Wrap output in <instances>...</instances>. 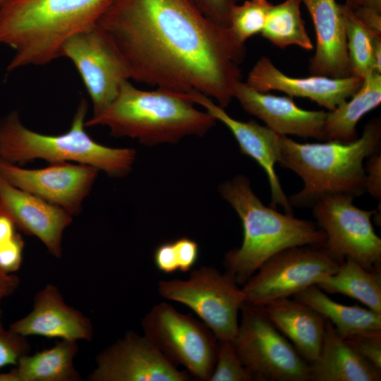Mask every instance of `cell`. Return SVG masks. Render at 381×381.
<instances>
[{
	"mask_svg": "<svg viewBox=\"0 0 381 381\" xmlns=\"http://www.w3.org/2000/svg\"><path fill=\"white\" fill-rule=\"evenodd\" d=\"M123 56L130 80L222 108L241 81L245 46L190 0H112L97 20Z\"/></svg>",
	"mask_w": 381,
	"mask_h": 381,
	"instance_id": "obj_1",
	"label": "cell"
},
{
	"mask_svg": "<svg viewBox=\"0 0 381 381\" xmlns=\"http://www.w3.org/2000/svg\"><path fill=\"white\" fill-rule=\"evenodd\" d=\"M380 119L365 124L362 135L349 143H298L286 136L279 138L280 166L291 170L303 187L289 196L291 207H310L329 195L361 196L365 191L364 162L380 151Z\"/></svg>",
	"mask_w": 381,
	"mask_h": 381,
	"instance_id": "obj_2",
	"label": "cell"
},
{
	"mask_svg": "<svg viewBox=\"0 0 381 381\" xmlns=\"http://www.w3.org/2000/svg\"><path fill=\"white\" fill-rule=\"evenodd\" d=\"M112 0H9L0 6V44L15 54L7 70L61 57L72 35L97 23Z\"/></svg>",
	"mask_w": 381,
	"mask_h": 381,
	"instance_id": "obj_3",
	"label": "cell"
},
{
	"mask_svg": "<svg viewBox=\"0 0 381 381\" xmlns=\"http://www.w3.org/2000/svg\"><path fill=\"white\" fill-rule=\"evenodd\" d=\"M219 190L242 224L241 245L224 256L226 272L241 287L279 251L296 246L323 245L326 241L324 231L316 223L265 205L245 176L225 181Z\"/></svg>",
	"mask_w": 381,
	"mask_h": 381,
	"instance_id": "obj_4",
	"label": "cell"
},
{
	"mask_svg": "<svg viewBox=\"0 0 381 381\" xmlns=\"http://www.w3.org/2000/svg\"><path fill=\"white\" fill-rule=\"evenodd\" d=\"M194 104L180 95L140 90L126 80L113 102L85 126H107L115 137L137 139L147 146L176 143L186 136H202L216 123L210 114Z\"/></svg>",
	"mask_w": 381,
	"mask_h": 381,
	"instance_id": "obj_5",
	"label": "cell"
},
{
	"mask_svg": "<svg viewBox=\"0 0 381 381\" xmlns=\"http://www.w3.org/2000/svg\"><path fill=\"white\" fill-rule=\"evenodd\" d=\"M87 108L82 99L70 129L56 135L28 129L18 113L11 111L0 121V158L14 164L35 159L49 163L71 161L90 165L111 177L126 176L135 162V150L109 147L95 141L85 130Z\"/></svg>",
	"mask_w": 381,
	"mask_h": 381,
	"instance_id": "obj_6",
	"label": "cell"
},
{
	"mask_svg": "<svg viewBox=\"0 0 381 381\" xmlns=\"http://www.w3.org/2000/svg\"><path fill=\"white\" fill-rule=\"evenodd\" d=\"M232 341L255 381H310L309 363L272 323L262 306L245 303Z\"/></svg>",
	"mask_w": 381,
	"mask_h": 381,
	"instance_id": "obj_7",
	"label": "cell"
},
{
	"mask_svg": "<svg viewBox=\"0 0 381 381\" xmlns=\"http://www.w3.org/2000/svg\"><path fill=\"white\" fill-rule=\"evenodd\" d=\"M157 290L162 298L191 309L219 341L234 340L246 297L226 272L202 266L192 270L187 279L160 280Z\"/></svg>",
	"mask_w": 381,
	"mask_h": 381,
	"instance_id": "obj_8",
	"label": "cell"
},
{
	"mask_svg": "<svg viewBox=\"0 0 381 381\" xmlns=\"http://www.w3.org/2000/svg\"><path fill=\"white\" fill-rule=\"evenodd\" d=\"M141 325L143 334L172 364L183 365L198 380L209 381L219 341L202 320L161 302L152 307Z\"/></svg>",
	"mask_w": 381,
	"mask_h": 381,
	"instance_id": "obj_9",
	"label": "cell"
},
{
	"mask_svg": "<svg viewBox=\"0 0 381 381\" xmlns=\"http://www.w3.org/2000/svg\"><path fill=\"white\" fill-rule=\"evenodd\" d=\"M340 262L323 245H302L279 251L241 286L246 303L257 306L294 296L334 273Z\"/></svg>",
	"mask_w": 381,
	"mask_h": 381,
	"instance_id": "obj_10",
	"label": "cell"
},
{
	"mask_svg": "<svg viewBox=\"0 0 381 381\" xmlns=\"http://www.w3.org/2000/svg\"><path fill=\"white\" fill-rule=\"evenodd\" d=\"M60 56L77 68L90 97L93 116L106 109L130 80L128 68L109 35L97 23L68 37Z\"/></svg>",
	"mask_w": 381,
	"mask_h": 381,
	"instance_id": "obj_11",
	"label": "cell"
},
{
	"mask_svg": "<svg viewBox=\"0 0 381 381\" xmlns=\"http://www.w3.org/2000/svg\"><path fill=\"white\" fill-rule=\"evenodd\" d=\"M346 195H329L312 207L316 224L324 231V246L340 262L350 258L369 270H381V238L371 218L373 210L361 209Z\"/></svg>",
	"mask_w": 381,
	"mask_h": 381,
	"instance_id": "obj_12",
	"label": "cell"
},
{
	"mask_svg": "<svg viewBox=\"0 0 381 381\" xmlns=\"http://www.w3.org/2000/svg\"><path fill=\"white\" fill-rule=\"evenodd\" d=\"M98 169L85 164L50 163L42 169H26L0 158V175L9 183L67 211L80 213Z\"/></svg>",
	"mask_w": 381,
	"mask_h": 381,
	"instance_id": "obj_13",
	"label": "cell"
},
{
	"mask_svg": "<svg viewBox=\"0 0 381 381\" xmlns=\"http://www.w3.org/2000/svg\"><path fill=\"white\" fill-rule=\"evenodd\" d=\"M144 334L128 332L99 353L90 381H188Z\"/></svg>",
	"mask_w": 381,
	"mask_h": 381,
	"instance_id": "obj_14",
	"label": "cell"
},
{
	"mask_svg": "<svg viewBox=\"0 0 381 381\" xmlns=\"http://www.w3.org/2000/svg\"><path fill=\"white\" fill-rule=\"evenodd\" d=\"M193 104L202 106L217 121L225 125L236 140L242 154L255 160L265 172L270 188V207L279 205L284 212L293 214L292 207L281 186L275 164L279 158V135L256 121H241L229 116L212 99L196 92L181 95Z\"/></svg>",
	"mask_w": 381,
	"mask_h": 381,
	"instance_id": "obj_15",
	"label": "cell"
},
{
	"mask_svg": "<svg viewBox=\"0 0 381 381\" xmlns=\"http://www.w3.org/2000/svg\"><path fill=\"white\" fill-rule=\"evenodd\" d=\"M363 80L353 75L340 78L314 75L291 77L277 68L268 56H263L248 73L246 83L260 92L280 91L291 97L309 99L332 111L355 94Z\"/></svg>",
	"mask_w": 381,
	"mask_h": 381,
	"instance_id": "obj_16",
	"label": "cell"
},
{
	"mask_svg": "<svg viewBox=\"0 0 381 381\" xmlns=\"http://www.w3.org/2000/svg\"><path fill=\"white\" fill-rule=\"evenodd\" d=\"M0 210L23 231L39 238L52 255L61 256L63 234L73 220L67 211L13 186L1 175Z\"/></svg>",
	"mask_w": 381,
	"mask_h": 381,
	"instance_id": "obj_17",
	"label": "cell"
},
{
	"mask_svg": "<svg viewBox=\"0 0 381 381\" xmlns=\"http://www.w3.org/2000/svg\"><path fill=\"white\" fill-rule=\"evenodd\" d=\"M234 98L248 114L262 121L279 135L324 139L325 111L300 108L289 96H277L260 92L240 81Z\"/></svg>",
	"mask_w": 381,
	"mask_h": 381,
	"instance_id": "obj_18",
	"label": "cell"
},
{
	"mask_svg": "<svg viewBox=\"0 0 381 381\" xmlns=\"http://www.w3.org/2000/svg\"><path fill=\"white\" fill-rule=\"evenodd\" d=\"M9 329L19 335L70 341H91L93 327L81 312L68 306L59 290L47 284L35 296L32 311L13 322Z\"/></svg>",
	"mask_w": 381,
	"mask_h": 381,
	"instance_id": "obj_19",
	"label": "cell"
},
{
	"mask_svg": "<svg viewBox=\"0 0 381 381\" xmlns=\"http://www.w3.org/2000/svg\"><path fill=\"white\" fill-rule=\"evenodd\" d=\"M313 23L316 48L310 59V75L334 78L351 75L342 4L336 0H301Z\"/></svg>",
	"mask_w": 381,
	"mask_h": 381,
	"instance_id": "obj_20",
	"label": "cell"
},
{
	"mask_svg": "<svg viewBox=\"0 0 381 381\" xmlns=\"http://www.w3.org/2000/svg\"><path fill=\"white\" fill-rule=\"evenodd\" d=\"M262 307L272 323L308 363L318 358L325 330L323 316L289 298L272 301Z\"/></svg>",
	"mask_w": 381,
	"mask_h": 381,
	"instance_id": "obj_21",
	"label": "cell"
},
{
	"mask_svg": "<svg viewBox=\"0 0 381 381\" xmlns=\"http://www.w3.org/2000/svg\"><path fill=\"white\" fill-rule=\"evenodd\" d=\"M310 381H380L381 370L359 354L326 320L318 358L309 363Z\"/></svg>",
	"mask_w": 381,
	"mask_h": 381,
	"instance_id": "obj_22",
	"label": "cell"
},
{
	"mask_svg": "<svg viewBox=\"0 0 381 381\" xmlns=\"http://www.w3.org/2000/svg\"><path fill=\"white\" fill-rule=\"evenodd\" d=\"M78 350L75 341L61 340L50 349L20 357L16 368L0 373V381L80 380L73 365Z\"/></svg>",
	"mask_w": 381,
	"mask_h": 381,
	"instance_id": "obj_23",
	"label": "cell"
},
{
	"mask_svg": "<svg viewBox=\"0 0 381 381\" xmlns=\"http://www.w3.org/2000/svg\"><path fill=\"white\" fill-rule=\"evenodd\" d=\"M294 299L320 313L329 321L344 339L381 332V313L358 306H346L333 301L318 286L296 294Z\"/></svg>",
	"mask_w": 381,
	"mask_h": 381,
	"instance_id": "obj_24",
	"label": "cell"
},
{
	"mask_svg": "<svg viewBox=\"0 0 381 381\" xmlns=\"http://www.w3.org/2000/svg\"><path fill=\"white\" fill-rule=\"evenodd\" d=\"M334 110L327 111L324 140L349 143L358 138L360 119L381 103V73L372 71L363 78L359 89Z\"/></svg>",
	"mask_w": 381,
	"mask_h": 381,
	"instance_id": "obj_25",
	"label": "cell"
},
{
	"mask_svg": "<svg viewBox=\"0 0 381 381\" xmlns=\"http://www.w3.org/2000/svg\"><path fill=\"white\" fill-rule=\"evenodd\" d=\"M316 286L325 293L351 297L381 313V270H367L355 260L346 258L334 273Z\"/></svg>",
	"mask_w": 381,
	"mask_h": 381,
	"instance_id": "obj_26",
	"label": "cell"
},
{
	"mask_svg": "<svg viewBox=\"0 0 381 381\" xmlns=\"http://www.w3.org/2000/svg\"><path fill=\"white\" fill-rule=\"evenodd\" d=\"M301 0H285L273 5L261 35L280 49L296 45L305 50H312L313 44L301 17Z\"/></svg>",
	"mask_w": 381,
	"mask_h": 381,
	"instance_id": "obj_27",
	"label": "cell"
},
{
	"mask_svg": "<svg viewBox=\"0 0 381 381\" xmlns=\"http://www.w3.org/2000/svg\"><path fill=\"white\" fill-rule=\"evenodd\" d=\"M346 32V45L351 75L363 78L374 71V51L381 33L373 31L342 4Z\"/></svg>",
	"mask_w": 381,
	"mask_h": 381,
	"instance_id": "obj_28",
	"label": "cell"
},
{
	"mask_svg": "<svg viewBox=\"0 0 381 381\" xmlns=\"http://www.w3.org/2000/svg\"><path fill=\"white\" fill-rule=\"evenodd\" d=\"M272 6L267 0H247L233 6L228 28L238 44L245 46L248 39L262 32Z\"/></svg>",
	"mask_w": 381,
	"mask_h": 381,
	"instance_id": "obj_29",
	"label": "cell"
},
{
	"mask_svg": "<svg viewBox=\"0 0 381 381\" xmlns=\"http://www.w3.org/2000/svg\"><path fill=\"white\" fill-rule=\"evenodd\" d=\"M209 381H253L232 341H219L216 362Z\"/></svg>",
	"mask_w": 381,
	"mask_h": 381,
	"instance_id": "obj_30",
	"label": "cell"
},
{
	"mask_svg": "<svg viewBox=\"0 0 381 381\" xmlns=\"http://www.w3.org/2000/svg\"><path fill=\"white\" fill-rule=\"evenodd\" d=\"M25 337L4 329L0 312V369L16 365L20 357L28 354L30 347Z\"/></svg>",
	"mask_w": 381,
	"mask_h": 381,
	"instance_id": "obj_31",
	"label": "cell"
},
{
	"mask_svg": "<svg viewBox=\"0 0 381 381\" xmlns=\"http://www.w3.org/2000/svg\"><path fill=\"white\" fill-rule=\"evenodd\" d=\"M345 339L359 354L381 370V332L357 334Z\"/></svg>",
	"mask_w": 381,
	"mask_h": 381,
	"instance_id": "obj_32",
	"label": "cell"
},
{
	"mask_svg": "<svg viewBox=\"0 0 381 381\" xmlns=\"http://www.w3.org/2000/svg\"><path fill=\"white\" fill-rule=\"evenodd\" d=\"M241 0H190L195 6L209 20L228 28L230 12Z\"/></svg>",
	"mask_w": 381,
	"mask_h": 381,
	"instance_id": "obj_33",
	"label": "cell"
},
{
	"mask_svg": "<svg viewBox=\"0 0 381 381\" xmlns=\"http://www.w3.org/2000/svg\"><path fill=\"white\" fill-rule=\"evenodd\" d=\"M23 241L16 233L8 242L0 246V269L8 274L17 271L21 265Z\"/></svg>",
	"mask_w": 381,
	"mask_h": 381,
	"instance_id": "obj_34",
	"label": "cell"
},
{
	"mask_svg": "<svg viewBox=\"0 0 381 381\" xmlns=\"http://www.w3.org/2000/svg\"><path fill=\"white\" fill-rule=\"evenodd\" d=\"M173 242L177 255L179 270L183 272L190 271L198 258L199 247L197 242L185 236Z\"/></svg>",
	"mask_w": 381,
	"mask_h": 381,
	"instance_id": "obj_35",
	"label": "cell"
},
{
	"mask_svg": "<svg viewBox=\"0 0 381 381\" xmlns=\"http://www.w3.org/2000/svg\"><path fill=\"white\" fill-rule=\"evenodd\" d=\"M365 169V191L376 200L381 198V154L380 150L366 159Z\"/></svg>",
	"mask_w": 381,
	"mask_h": 381,
	"instance_id": "obj_36",
	"label": "cell"
},
{
	"mask_svg": "<svg viewBox=\"0 0 381 381\" xmlns=\"http://www.w3.org/2000/svg\"><path fill=\"white\" fill-rule=\"evenodd\" d=\"M156 267L164 274H171L179 270L177 255L174 242H165L159 245L154 252Z\"/></svg>",
	"mask_w": 381,
	"mask_h": 381,
	"instance_id": "obj_37",
	"label": "cell"
},
{
	"mask_svg": "<svg viewBox=\"0 0 381 381\" xmlns=\"http://www.w3.org/2000/svg\"><path fill=\"white\" fill-rule=\"evenodd\" d=\"M353 11L358 18L369 29L381 33V12L363 6H358Z\"/></svg>",
	"mask_w": 381,
	"mask_h": 381,
	"instance_id": "obj_38",
	"label": "cell"
},
{
	"mask_svg": "<svg viewBox=\"0 0 381 381\" xmlns=\"http://www.w3.org/2000/svg\"><path fill=\"white\" fill-rule=\"evenodd\" d=\"M19 279L0 269V304L2 301L13 294L19 285Z\"/></svg>",
	"mask_w": 381,
	"mask_h": 381,
	"instance_id": "obj_39",
	"label": "cell"
},
{
	"mask_svg": "<svg viewBox=\"0 0 381 381\" xmlns=\"http://www.w3.org/2000/svg\"><path fill=\"white\" fill-rule=\"evenodd\" d=\"M13 219L0 210V246L11 241L16 234Z\"/></svg>",
	"mask_w": 381,
	"mask_h": 381,
	"instance_id": "obj_40",
	"label": "cell"
},
{
	"mask_svg": "<svg viewBox=\"0 0 381 381\" xmlns=\"http://www.w3.org/2000/svg\"><path fill=\"white\" fill-rule=\"evenodd\" d=\"M361 6H366L381 12V0H362Z\"/></svg>",
	"mask_w": 381,
	"mask_h": 381,
	"instance_id": "obj_41",
	"label": "cell"
},
{
	"mask_svg": "<svg viewBox=\"0 0 381 381\" xmlns=\"http://www.w3.org/2000/svg\"><path fill=\"white\" fill-rule=\"evenodd\" d=\"M362 0H345L344 4L354 10L361 5Z\"/></svg>",
	"mask_w": 381,
	"mask_h": 381,
	"instance_id": "obj_42",
	"label": "cell"
},
{
	"mask_svg": "<svg viewBox=\"0 0 381 381\" xmlns=\"http://www.w3.org/2000/svg\"><path fill=\"white\" fill-rule=\"evenodd\" d=\"M9 0H0V6L3 4H4L6 2H7Z\"/></svg>",
	"mask_w": 381,
	"mask_h": 381,
	"instance_id": "obj_43",
	"label": "cell"
}]
</instances>
